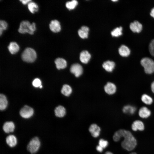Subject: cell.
<instances>
[{
    "label": "cell",
    "mask_w": 154,
    "mask_h": 154,
    "mask_svg": "<svg viewBox=\"0 0 154 154\" xmlns=\"http://www.w3.org/2000/svg\"><path fill=\"white\" fill-rule=\"evenodd\" d=\"M124 140L121 143V146L124 149L131 151L133 150L137 145L136 139L129 131L124 129H120L114 133L113 139L116 142L119 141L121 138Z\"/></svg>",
    "instance_id": "cell-1"
},
{
    "label": "cell",
    "mask_w": 154,
    "mask_h": 154,
    "mask_svg": "<svg viewBox=\"0 0 154 154\" xmlns=\"http://www.w3.org/2000/svg\"><path fill=\"white\" fill-rule=\"evenodd\" d=\"M140 64L145 73L150 75L154 73V61L151 58L148 57L143 58L141 60Z\"/></svg>",
    "instance_id": "cell-2"
},
{
    "label": "cell",
    "mask_w": 154,
    "mask_h": 154,
    "mask_svg": "<svg viewBox=\"0 0 154 154\" xmlns=\"http://www.w3.org/2000/svg\"><path fill=\"white\" fill-rule=\"evenodd\" d=\"M36 30L35 23H33L31 24L28 21H23L20 23L18 29L19 32L21 33H28L30 34H33Z\"/></svg>",
    "instance_id": "cell-3"
},
{
    "label": "cell",
    "mask_w": 154,
    "mask_h": 154,
    "mask_svg": "<svg viewBox=\"0 0 154 154\" xmlns=\"http://www.w3.org/2000/svg\"><path fill=\"white\" fill-rule=\"evenodd\" d=\"M36 57V52L34 50L30 48H26L24 50L21 55L22 60L28 62H34Z\"/></svg>",
    "instance_id": "cell-4"
},
{
    "label": "cell",
    "mask_w": 154,
    "mask_h": 154,
    "mask_svg": "<svg viewBox=\"0 0 154 154\" xmlns=\"http://www.w3.org/2000/svg\"><path fill=\"white\" fill-rule=\"evenodd\" d=\"M40 143L38 138L35 137L33 138L29 143L27 147V150L31 154L36 153L39 149Z\"/></svg>",
    "instance_id": "cell-5"
},
{
    "label": "cell",
    "mask_w": 154,
    "mask_h": 154,
    "mask_svg": "<svg viewBox=\"0 0 154 154\" xmlns=\"http://www.w3.org/2000/svg\"><path fill=\"white\" fill-rule=\"evenodd\" d=\"M19 114L20 116L23 118H29L33 114L34 110L31 107L25 105L21 110Z\"/></svg>",
    "instance_id": "cell-6"
},
{
    "label": "cell",
    "mask_w": 154,
    "mask_h": 154,
    "mask_svg": "<svg viewBox=\"0 0 154 154\" xmlns=\"http://www.w3.org/2000/svg\"><path fill=\"white\" fill-rule=\"evenodd\" d=\"M70 70L71 72L74 74L76 77H78L82 74L83 69L80 64L76 63L71 66Z\"/></svg>",
    "instance_id": "cell-7"
},
{
    "label": "cell",
    "mask_w": 154,
    "mask_h": 154,
    "mask_svg": "<svg viewBox=\"0 0 154 154\" xmlns=\"http://www.w3.org/2000/svg\"><path fill=\"white\" fill-rule=\"evenodd\" d=\"M151 110L146 106L141 107L138 112L139 116L143 119L148 118L151 116Z\"/></svg>",
    "instance_id": "cell-8"
},
{
    "label": "cell",
    "mask_w": 154,
    "mask_h": 154,
    "mask_svg": "<svg viewBox=\"0 0 154 154\" xmlns=\"http://www.w3.org/2000/svg\"><path fill=\"white\" fill-rule=\"evenodd\" d=\"M89 131L93 137L96 138L100 135L101 128L96 124L93 123L89 126Z\"/></svg>",
    "instance_id": "cell-9"
},
{
    "label": "cell",
    "mask_w": 154,
    "mask_h": 154,
    "mask_svg": "<svg viewBox=\"0 0 154 154\" xmlns=\"http://www.w3.org/2000/svg\"><path fill=\"white\" fill-rule=\"evenodd\" d=\"M105 92L109 95H112L115 94L116 91L117 87L114 83L108 82L104 87Z\"/></svg>",
    "instance_id": "cell-10"
},
{
    "label": "cell",
    "mask_w": 154,
    "mask_h": 154,
    "mask_svg": "<svg viewBox=\"0 0 154 154\" xmlns=\"http://www.w3.org/2000/svg\"><path fill=\"white\" fill-rule=\"evenodd\" d=\"M142 25L137 21H134L131 23L129 25V28L131 31L133 32L139 33L142 29Z\"/></svg>",
    "instance_id": "cell-11"
},
{
    "label": "cell",
    "mask_w": 154,
    "mask_h": 154,
    "mask_svg": "<svg viewBox=\"0 0 154 154\" xmlns=\"http://www.w3.org/2000/svg\"><path fill=\"white\" fill-rule=\"evenodd\" d=\"M131 127L132 130L134 131H142L144 130L145 128L143 122L140 120H136L133 121Z\"/></svg>",
    "instance_id": "cell-12"
},
{
    "label": "cell",
    "mask_w": 154,
    "mask_h": 154,
    "mask_svg": "<svg viewBox=\"0 0 154 154\" xmlns=\"http://www.w3.org/2000/svg\"><path fill=\"white\" fill-rule=\"evenodd\" d=\"M136 107L130 104H127L124 106L122 110L123 113L125 114L133 115L136 112Z\"/></svg>",
    "instance_id": "cell-13"
},
{
    "label": "cell",
    "mask_w": 154,
    "mask_h": 154,
    "mask_svg": "<svg viewBox=\"0 0 154 154\" xmlns=\"http://www.w3.org/2000/svg\"><path fill=\"white\" fill-rule=\"evenodd\" d=\"M50 30L54 33L58 32L61 30V26L60 22L57 20L52 21L49 24Z\"/></svg>",
    "instance_id": "cell-14"
},
{
    "label": "cell",
    "mask_w": 154,
    "mask_h": 154,
    "mask_svg": "<svg viewBox=\"0 0 154 154\" xmlns=\"http://www.w3.org/2000/svg\"><path fill=\"white\" fill-rule=\"evenodd\" d=\"M15 128V125L12 121H7L4 123L3 129L6 133H9L13 131Z\"/></svg>",
    "instance_id": "cell-15"
},
{
    "label": "cell",
    "mask_w": 154,
    "mask_h": 154,
    "mask_svg": "<svg viewBox=\"0 0 154 154\" xmlns=\"http://www.w3.org/2000/svg\"><path fill=\"white\" fill-rule=\"evenodd\" d=\"M141 102L146 105H150L153 102V98L150 95L147 94H143L141 97Z\"/></svg>",
    "instance_id": "cell-16"
},
{
    "label": "cell",
    "mask_w": 154,
    "mask_h": 154,
    "mask_svg": "<svg viewBox=\"0 0 154 154\" xmlns=\"http://www.w3.org/2000/svg\"><path fill=\"white\" fill-rule=\"evenodd\" d=\"M91 57L90 54L86 50L82 51L80 55V59L83 63L87 64L90 60Z\"/></svg>",
    "instance_id": "cell-17"
},
{
    "label": "cell",
    "mask_w": 154,
    "mask_h": 154,
    "mask_svg": "<svg viewBox=\"0 0 154 154\" xmlns=\"http://www.w3.org/2000/svg\"><path fill=\"white\" fill-rule=\"evenodd\" d=\"M115 64L112 61L108 60L104 62L102 64V67L104 69L108 72H112L115 68Z\"/></svg>",
    "instance_id": "cell-18"
},
{
    "label": "cell",
    "mask_w": 154,
    "mask_h": 154,
    "mask_svg": "<svg viewBox=\"0 0 154 154\" xmlns=\"http://www.w3.org/2000/svg\"><path fill=\"white\" fill-rule=\"evenodd\" d=\"M6 141L7 144L11 147L15 146L17 143L16 137L13 135H9L7 136L6 138Z\"/></svg>",
    "instance_id": "cell-19"
},
{
    "label": "cell",
    "mask_w": 154,
    "mask_h": 154,
    "mask_svg": "<svg viewBox=\"0 0 154 154\" xmlns=\"http://www.w3.org/2000/svg\"><path fill=\"white\" fill-rule=\"evenodd\" d=\"M56 67L57 69L60 70L65 68L67 66V62L64 59L58 58L55 60Z\"/></svg>",
    "instance_id": "cell-20"
},
{
    "label": "cell",
    "mask_w": 154,
    "mask_h": 154,
    "mask_svg": "<svg viewBox=\"0 0 154 154\" xmlns=\"http://www.w3.org/2000/svg\"><path fill=\"white\" fill-rule=\"evenodd\" d=\"M118 51L119 54L123 57H127L130 53V50L129 48L124 45H122L120 46Z\"/></svg>",
    "instance_id": "cell-21"
},
{
    "label": "cell",
    "mask_w": 154,
    "mask_h": 154,
    "mask_svg": "<svg viewBox=\"0 0 154 154\" xmlns=\"http://www.w3.org/2000/svg\"><path fill=\"white\" fill-rule=\"evenodd\" d=\"M56 116L58 117H62L64 116L66 114L65 108L62 106H59L56 107L54 110Z\"/></svg>",
    "instance_id": "cell-22"
},
{
    "label": "cell",
    "mask_w": 154,
    "mask_h": 154,
    "mask_svg": "<svg viewBox=\"0 0 154 154\" xmlns=\"http://www.w3.org/2000/svg\"><path fill=\"white\" fill-rule=\"evenodd\" d=\"M89 28L86 26H83L78 31V33L79 36L82 38H86L88 37Z\"/></svg>",
    "instance_id": "cell-23"
},
{
    "label": "cell",
    "mask_w": 154,
    "mask_h": 154,
    "mask_svg": "<svg viewBox=\"0 0 154 154\" xmlns=\"http://www.w3.org/2000/svg\"><path fill=\"white\" fill-rule=\"evenodd\" d=\"M8 49L10 52L12 54L16 53L19 50L18 44L15 42H11L8 46Z\"/></svg>",
    "instance_id": "cell-24"
},
{
    "label": "cell",
    "mask_w": 154,
    "mask_h": 154,
    "mask_svg": "<svg viewBox=\"0 0 154 154\" xmlns=\"http://www.w3.org/2000/svg\"><path fill=\"white\" fill-rule=\"evenodd\" d=\"M8 102L5 96L2 94L0 95V109L3 110L7 107Z\"/></svg>",
    "instance_id": "cell-25"
},
{
    "label": "cell",
    "mask_w": 154,
    "mask_h": 154,
    "mask_svg": "<svg viewBox=\"0 0 154 154\" xmlns=\"http://www.w3.org/2000/svg\"><path fill=\"white\" fill-rule=\"evenodd\" d=\"M72 92L71 87L68 84L64 85L61 90V93L66 96H69L71 94Z\"/></svg>",
    "instance_id": "cell-26"
},
{
    "label": "cell",
    "mask_w": 154,
    "mask_h": 154,
    "mask_svg": "<svg viewBox=\"0 0 154 154\" xmlns=\"http://www.w3.org/2000/svg\"><path fill=\"white\" fill-rule=\"evenodd\" d=\"M28 7L29 11L32 13L37 12L38 9L37 5L33 2H30L28 4Z\"/></svg>",
    "instance_id": "cell-27"
},
{
    "label": "cell",
    "mask_w": 154,
    "mask_h": 154,
    "mask_svg": "<svg viewBox=\"0 0 154 154\" xmlns=\"http://www.w3.org/2000/svg\"><path fill=\"white\" fill-rule=\"evenodd\" d=\"M122 30L121 27H117L111 32V34L113 37H118L122 34Z\"/></svg>",
    "instance_id": "cell-28"
},
{
    "label": "cell",
    "mask_w": 154,
    "mask_h": 154,
    "mask_svg": "<svg viewBox=\"0 0 154 154\" xmlns=\"http://www.w3.org/2000/svg\"><path fill=\"white\" fill-rule=\"evenodd\" d=\"M78 3V1L75 0L68 1L66 3V7L69 9H74L77 6Z\"/></svg>",
    "instance_id": "cell-29"
},
{
    "label": "cell",
    "mask_w": 154,
    "mask_h": 154,
    "mask_svg": "<svg viewBox=\"0 0 154 154\" xmlns=\"http://www.w3.org/2000/svg\"><path fill=\"white\" fill-rule=\"evenodd\" d=\"M7 23L6 21L3 20L0 21V34L1 35L3 30H5L7 27Z\"/></svg>",
    "instance_id": "cell-30"
},
{
    "label": "cell",
    "mask_w": 154,
    "mask_h": 154,
    "mask_svg": "<svg viewBox=\"0 0 154 154\" xmlns=\"http://www.w3.org/2000/svg\"><path fill=\"white\" fill-rule=\"evenodd\" d=\"M98 144L99 145L103 148L105 149L108 146V142L107 140H105L103 139H101L99 141Z\"/></svg>",
    "instance_id": "cell-31"
},
{
    "label": "cell",
    "mask_w": 154,
    "mask_h": 154,
    "mask_svg": "<svg viewBox=\"0 0 154 154\" xmlns=\"http://www.w3.org/2000/svg\"><path fill=\"white\" fill-rule=\"evenodd\" d=\"M149 49L151 55L154 57V39L151 40L150 43Z\"/></svg>",
    "instance_id": "cell-32"
},
{
    "label": "cell",
    "mask_w": 154,
    "mask_h": 154,
    "mask_svg": "<svg viewBox=\"0 0 154 154\" xmlns=\"http://www.w3.org/2000/svg\"><path fill=\"white\" fill-rule=\"evenodd\" d=\"M32 84L35 87H39L41 84V82L40 80L38 78L35 79L33 82Z\"/></svg>",
    "instance_id": "cell-33"
},
{
    "label": "cell",
    "mask_w": 154,
    "mask_h": 154,
    "mask_svg": "<svg viewBox=\"0 0 154 154\" xmlns=\"http://www.w3.org/2000/svg\"><path fill=\"white\" fill-rule=\"evenodd\" d=\"M96 149L97 151L98 152H102L103 151L104 149L98 145L96 146Z\"/></svg>",
    "instance_id": "cell-34"
},
{
    "label": "cell",
    "mask_w": 154,
    "mask_h": 154,
    "mask_svg": "<svg viewBox=\"0 0 154 154\" xmlns=\"http://www.w3.org/2000/svg\"><path fill=\"white\" fill-rule=\"evenodd\" d=\"M150 88L152 92L154 94V80L151 84Z\"/></svg>",
    "instance_id": "cell-35"
},
{
    "label": "cell",
    "mask_w": 154,
    "mask_h": 154,
    "mask_svg": "<svg viewBox=\"0 0 154 154\" xmlns=\"http://www.w3.org/2000/svg\"><path fill=\"white\" fill-rule=\"evenodd\" d=\"M23 4H26L31 1L30 0H20Z\"/></svg>",
    "instance_id": "cell-36"
},
{
    "label": "cell",
    "mask_w": 154,
    "mask_h": 154,
    "mask_svg": "<svg viewBox=\"0 0 154 154\" xmlns=\"http://www.w3.org/2000/svg\"><path fill=\"white\" fill-rule=\"evenodd\" d=\"M150 15L152 17L154 18V7L151 9L150 13Z\"/></svg>",
    "instance_id": "cell-37"
},
{
    "label": "cell",
    "mask_w": 154,
    "mask_h": 154,
    "mask_svg": "<svg viewBox=\"0 0 154 154\" xmlns=\"http://www.w3.org/2000/svg\"><path fill=\"white\" fill-rule=\"evenodd\" d=\"M104 154H113V153L110 151H108L106 152Z\"/></svg>",
    "instance_id": "cell-38"
},
{
    "label": "cell",
    "mask_w": 154,
    "mask_h": 154,
    "mask_svg": "<svg viewBox=\"0 0 154 154\" xmlns=\"http://www.w3.org/2000/svg\"><path fill=\"white\" fill-rule=\"evenodd\" d=\"M129 154H137L135 152H133L131 153H130Z\"/></svg>",
    "instance_id": "cell-39"
},
{
    "label": "cell",
    "mask_w": 154,
    "mask_h": 154,
    "mask_svg": "<svg viewBox=\"0 0 154 154\" xmlns=\"http://www.w3.org/2000/svg\"><path fill=\"white\" fill-rule=\"evenodd\" d=\"M39 88H42V86L41 85L40 87Z\"/></svg>",
    "instance_id": "cell-40"
},
{
    "label": "cell",
    "mask_w": 154,
    "mask_h": 154,
    "mask_svg": "<svg viewBox=\"0 0 154 154\" xmlns=\"http://www.w3.org/2000/svg\"><path fill=\"white\" fill-rule=\"evenodd\" d=\"M113 1H117V0H112Z\"/></svg>",
    "instance_id": "cell-41"
}]
</instances>
